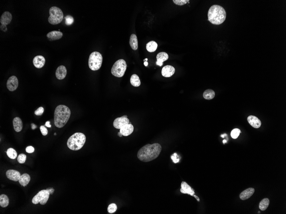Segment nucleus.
Here are the masks:
<instances>
[{"instance_id":"obj_1","label":"nucleus","mask_w":286,"mask_h":214,"mask_svg":"<svg viewBox=\"0 0 286 214\" xmlns=\"http://www.w3.org/2000/svg\"><path fill=\"white\" fill-rule=\"evenodd\" d=\"M162 149V146L159 143L147 144L138 151V159L145 162L151 161L159 157Z\"/></svg>"},{"instance_id":"obj_2","label":"nucleus","mask_w":286,"mask_h":214,"mask_svg":"<svg viewBox=\"0 0 286 214\" xmlns=\"http://www.w3.org/2000/svg\"><path fill=\"white\" fill-rule=\"evenodd\" d=\"M71 111L67 106L60 105L56 108L54 113V123L57 128H62L70 119Z\"/></svg>"},{"instance_id":"obj_3","label":"nucleus","mask_w":286,"mask_h":214,"mask_svg":"<svg viewBox=\"0 0 286 214\" xmlns=\"http://www.w3.org/2000/svg\"><path fill=\"white\" fill-rule=\"evenodd\" d=\"M208 18L209 21L213 25H221L226 19V11L221 6L212 5L209 10Z\"/></svg>"},{"instance_id":"obj_4","label":"nucleus","mask_w":286,"mask_h":214,"mask_svg":"<svg viewBox=\"0 0 286 214\" xmlns=\"http://www.w3.org/2000/svg\"><path fill=\"white\" fill-rule=\"evenodd\" d=\"M86 139L84 134L81 133H75L68 139L67 145L71 150H79L84 145Z\"/></svg>"},{"instance_id":"obj_5","label":"nucleus","mask_w":286,"mask_h":214,"mask_svg":"<svg viewBox=\"0 0 286 214\" xmlns=\"http://www.w3.org/2000/svg\"><path fill=\"white\" fill-rule=\"evenodd\" d=\"M50 16L48 21L50 24L53 25L60 24L64 18V14L60 8L57 6H53L49 10Z\"/></svg>"},{"instance_id":"obj_6","label":"nucleus","mask_w":286,"mask_h":214,"mask_svg":"<svg viewBox=\"0 0 286 214\" xmlns=\"http://www.w3.org/2000/svg\"><path fill=\"white\" fill-rule=\"evenodd\" d=\"M102 57L100 53L95 52L90 54L89 57L88 65L90 69L97 71L101 68L102 63Z\"/></svg>"},{"instance_id":"obj_7","label":"nucleus","mask_w":286,"mask_h":214,"mask_svg":"<svg viewBox=\"0 0 286 214\" xmlns=\"http://www.w3.org/2000/svg\"><path fill=\"white\" fill-rule=\"evenodd\" d=\"M127 68L126 62L124 59H120L116 61L111 68L112 75L117 78H121L124 75Z\"/></svg>"},{"instance_id":"obj_8","label":"nucleus","mask_w":286,"mask_h":214,"mask_svg":"<svg viewBox=\"0 0 286 214\" xmlns=\"http://www.w3.org/2000/svg\"><path fill=\"white\" fill-rule=\"evenodd\" d=\"M49 195L50 193L47 190H43L39 191L33 198V203L37 204L40 203L42 205L45 204L48 201Z\"/></svg>"},{"instance_id":"obj_9","label":"nucleus","mask_w":286,"mask_h":214,"mask_svg":"<svg viewBox=\"0 0 286 214\" xmlns=\"http://www.w3.org/2000/svg\"><path fill=\"white\" fill-rule=\"evenodd\" d=\"M127 115H124L115 119L113 122V126L117 129H120L122 127L126 124H128L130 121L127 118Z\"/></svg>"},{"instance_id":"obj_10","label":"nucleus","mask_w":286,"mask_h":214,"mask_svg":"<svg viewBox=\"0 0 286 214\" xmlns=\"http://www.w3.org/2000/svg\"><path fill=\"white\" fill-rule=\"evenodd\" d=\"M18 81L17 78L15 76H12L8 79L6 83V86L9 91L13 92L16 90L18 86Z\"/></svg>"},{"instance_id":"obj_11","label":"nucleus","mask_w":286,"mask_h":214,"mask_svg":"<svg viewBox=\"0 0 286 214\" xmlns=\"http://www.w3.org/2000/svg\"><path fill=\"white\" fill-rule=\"evenodd\" d=\"M6 177L9 179L15 182L18 181L21 176L19 172L14 170H8L6 172Z\"/></svg>"},{"instance_id":"obj_12","label":"nucleus","mask_w":286,"mask_h":214,"mask_svg":"<svg viewBox=\"0 0 286 214\" xmlns=\"http://www.w3.org/2000/svg\"><path fill=\"white\" fill-rule=\"evenodd\" d=\"M181 187L180 191L182 193L189 194L192 196L194 195L195 192L193 189L186 182L184 181L182 182Z\"/></svg>"},{"instance_id":"obj_13","label":"nucleus","mask_w":286,"mask_h":214,"mask_svg":"<svg viewBox=\"0 0 286 214\" xmlns=\"http://www.w3.org/2000/svg\"><path fill=\"white\" fill-rule=\"evenodd\" d=\"M175 69L174 67L170 65L165 66L162 69V74L163 77L169 78L175 73Z\"/></svg>"},{"instance_id":"obj_14","label":"nucleus","mask_w":286,"mask_h":214,"mask_svg":"<svg viewBox=\"0 0 286 214\" xmlns=\"http://www.w3.org/2000/svg\"><path fill=\"white\" fill-rule=\"evenodd\" d=\"M134 131L133 124H128L124 126L120 129V133L123 136H127L131 135Z\"/></svg>"},{"instance_id":"obj_15","label":"nucleus","mask_w":286,"mask_h":214,"mask_svg":"<svg viewBox=\"0 0 286 214\" xmlns=\"http://www.w3.org/2000/svg\"><path fill=\"white\" fill-rule=\"evenodd\" d=\"M12 19V16L11 13L8 11L4 12L1 17L0 22L1 24L4 25L10 24Z\"/></svg>"},{"instance_id":"obj_16","label":"nucleus","mask_w":286,"mask_h":214,"mask_svg":"<svg viewBox=\"0 0 286 214\" xmlns=\"http://www.w3.org/2000/svg\"><path fill=\"white\" fill-rule=\"evenodd\" d=\"M247 120L249 124L254 128H260L261 125V122L256 116L250 115L248 118Z\"/></svg>"},{"instance_id":"obj_17","label":"nucleus","mask_w":286,"mask_h":214,"mask_svg":"<svg viewBox=\"0 0 286 214\" xmlns=\"http://www.w3.org/2000/svg\"><path fill=\"white\" fill-rule=\"evenodd\" d=\"M33 64L34 66L37 69H40L44 66L45 64V60L42 56L38 55L35 57L33 59Z\"/></svg>"},{"instance_id":"obj_18","label":"nucleus","mask_w":286,"mask_h":214,"mask_svg":"<svg viewBox=\"0 0 286 214\" xmlns=\"http://www.w3.org/2000/svg\"><path fill=\"white\" fill-rule=\"evenodd\" d=\"M67 70L64 66H60L57 69L56 71V77L60 80H63L66 77Z\"/></svg>"},{"instance_id":"obj_19","label":"nucleus","mask_w":286,"mask_h":214,"mask_svg":"<svg viewBox=\"0 0 286 214\" xmlns=\"http://www.w3.org/2000/svg\"><path fill=\"white\" fill-rule=\"evenodd\" d=\"M255 191L254 188H249L241 192L239 195L240 198L242 200H246L249 198L253 195Z\"/></svg>"},{"instance_id":"obj_20","label":"nucleus","mask_w":286,"mask_h":214,"mask_svg":"<svg viewBox=\"0 0 286 214\" xmlns=\"http://www.w3.org/2000/svg\"><path fill=\"white\" fill-rule=\"evenodd\" d=\"M168 57H168V55L167 54V53L164 52L159 53L156 56V59H157L156 65H158L159 66H162L163 65V63L167 60Z\"/></svg>"},{"instance_id":"obj_21","label":"nucleus","mask_w":286,"mask_h":214,"mask_svg":"<svg viewBox=\"0 0 286 214\" xmlns=\"http://www.w3.org/2000/svg\"><path fill=\"white\" fill-rule=\"evenodd\" d=\"M14 129L16 132H20L23 128L22 121L19 117H16L13 121Z\"/></svg>"},{"instance_id":"obj_22","label":"nucleus","mask_w":286,"mask_h":214,"mask_svg":"<svg viewBox=\"0 0 286 214\" xmlns=\"http://www.w3.org/2000/svg\"><path fill=\"white\" fill-rule=\"evenodd\" d=\"M63 36V33L58 31L50 32L47 34V37L53 40H59L62 38Z\"/></svg>"},{"instance_id":"obj_23","label":"nucleus","mask_w":286,"mask_h":214,"mask_svg":"<svg viewBox=\"0 0 286 214\" xmlns=\"http://www.w3.org/2000/svg\"><path fill=\"white\" fill-rule=\"evenodd\" d=\"M31 180V177L28 174H24L21 175L18 180L20 185L23 186H26Z\"/></svg>"},{"instance_id":"obj_24","label":"nucleus","mask_w":286,"mask_h":214,"mask_svg":"<svg viewBox=\"0 0 286 214\" xmlns=\"http://www.w3.org/2000/svg\"><path fill=\"white\" fill-rule=\"evenodd\" d=\"M129 44L130 46L133 50H137L138 48V41L137 37L136 34H133L131 35L129 40Z\"/></svg>"},{"instance_id":"obj_25","label":"nucleus","mask_w":286,"mask_h":214,"mask_svg":"<svg viewBox=\"0 0 286 214\" xmlns=\"http://www.w3.org/2000/svg\"><path fill=\"white\" fill-rule=\"evenodd\" d=\"M158 47V44L156 42L152 41L148 42L146 44L147 51L150 52H155Z\"/></svg>"},{"instance_id":"obj_26","label":"nucleus","mask_w":286,"mask_h":214,"mask_svg":"<svg viewBox=\"0 0 286 214\" xmlns=\"http://www.w3.org/2000/svg\"><path fill=\"white\" fill-rule=\"evenodd\" d=\"M215 93L212 89H208L205 90L203 93V97L206 100H212L215 97Z\"/></svg>"},{"instance_id":"obj_27","label":"nucleus","mask_w":286,"mask_h":214,"mask_svg":"<svg viewBox=\"0 0 286 214\" xmlns=\"http://www.w3.org/2000/svg\"><path fill=\"white\" fill-rule=\"evenodd\" d=\"M130 83L134 87H138L141 85V81L139 78L137 74H134L131 76Z\"/></svg>"},{"instance_id":"obj_28","label":"nucleus","mask_w":286,"mask_h":214,"mask_svg":"<svg viewBox=\"0 0 286 214\" xmlns=\"http://www.w3.org/2000/svg\"><path fill=\"white\" fill-rule=\"evenodd\" d=\"M9 203V200L8 197L5 194H1L0 196V206L3 208H5L8 206Z\"/></svg>"},{"instance_id":"obj_29","label":"nucleus","mask_w":286,"mask_h":214,"mask_svg":"<svg viewBox=\"0 0 286 214\" xmlns=\"http://www.w3.org/2000/svg\"><path fill=\"white\" fill-rule=\"evenodd\" d=\"M270 200L268 198L263 199L259 204V208L262 211H265L270 205Z\"/></svg>"},{"instance_id":"obj_30","label":"nucleus","mask_w":286,"mask_h":214,"mask_svg":"<svg viewBox=\"0 0 286 214\" xmlns=\"http://www.w3.org/2000/svg\"><path fill=\"white\" fill-rule=\"evenodd\" d=\"M7 156L11 159H15L17 157V153L15 150L10 148L6 151Z\"/></svg>"},{"instance_id":"obj_31","label":"nucleus","mask_w":286,"mask_h":214,"mask_svg":"<svg viewBox=\"0 0 286 214\" xmlns=\"http://www.w3.org/2000/svg\"><path fill=\"white\" fill-rule=\"evenodd\" d=\"M117 209V206L116 204L111 203L108 207V212L109 213L112 214L116 212Z\"/></svg>"},{"instance_id":"obj_32","label":"nucleus","mask_w":286,"mask_h":214,"mask_svg":"<svg viewBox=\"0 0 286 214\" xmlns=\"http://www.w3.org/2000/svg\"><path fill=\"white\" fill-rule=\"evenodd\" d=\"M65 24L67 25H70L73 24L74 21V18L72 16L68 15L65 17Z\"/></svg>"},{"instance_id":"obj_33","label":"nucleus","mask_w":286,"mask_h":214,"mask_svg":"<svg viewBox=\"0 0 286 214\" xmlns=\"http://www.w3.org/2000/svg\"><path fill=\"white\" fill-rule=\"evenodd\" d=\"M240 133V130L238 129H234L231 131V136L234 139L237 138Z\"/></svg>"},{"instance_id":"obj_34","label":"nucleus","mask_w":286,"mask_h":214,"mask_svg":"<svg viewBox=\"0 0 286 214\" xmlns=\"http://www.w3.org/2000/svg\"><path fill=\"white\" fill-rule=\"evenodd\" d=\"M26 155L24 154H20L18 155L17 158V160L19 163H24L26 160Z\"/></svg>"},{"instance_id":"obj_35","label":"nucleus","mask_w":286,"mask_h":214,"mask_svg":"<svg viewBox=\"0 0 286 214\" xmlns=\"http://www.w3.org/2000/svg\"><path fill=\"white\" fill-rule=\"evenodd\" d=\"M189 0H174L173 2L176 5L182 6L186 4L187 3H189Z\"/></svg>"},{"instance_id":"obj_36","label":"nucleus","mask_w":286,"mask_h":214,"mask_svg":"<svg viewBox=\"0 0 286 214\" xmlns=\"http://www.w3.org/2000/svg\"><path fill=\"white\" fill-rule=\"evenodd\" d=\"M44 111V109L43 108V107H40L35 111L34 114L37 116H40V115H42Z\"/></svg>"},{"instance_id":"obj_37","label":"nucleus","mask_w":286,"mask_h":214,"mask_svg":"<svg viewBox=\"0 0 286 214\" xmlns=\"http://www.w3.org/2000/svg\"><path fill=\"white\" fill-rule=\"evenodd\" d=\"M40 130L43 136H45L48 134V130H47V128L44 126H40Z\"/></svg>"},{"instance_id":"obj_38","label":"nucleus","mask_w":286,"mask_h":214,"mask_svg":"<svg viewBox=\"0 0 286 214\" xmlns=\"http://www.w3.org/2000/svg\"><path fill=\"white\" fill-rule=\"evenodd\" d=\"M26 151L28 153H33L34 151V148L32 146H29L27 147V148H26Z\"/></svg>"},{"instance_id":"obj_39","label":"nucleus","mask_w":286,"mask_h":214,"mask_svg":"<svg viewBox=\"0 0 286 214\" xmlns=\"http://www.w3.org/2000/svg\"><path fill=\"white\" fill-rule=\"evenodd\" d=\"M171 158L175 163H177L179 162V159H177V154L176 153H174V155L171 156Z\"/></svg>"},{"instance_id":"obj_40","label":"nucleus","mask_w":286,"mask_h":214,"mask_svg":"<svg viewBox=\"0 0 286 214\" xmlns=\"http://www.w3.org/2000/svg\"><path fill=\"white\" fill-rule=\"evenodd\" d=\"M1 30L4 32H6L7 30V28H6V25H1Z\"/></svg>"},{"instance_id":"obj_41","label":"nucleus","mask_w":286,"mask_h":214,"mask_svg":"<svg viewBox=\"0 0 286 214\" xmlns=\"http://www.w3.org/2000/svg\"><path fill=\"white\" fill-rule=\"evenodd\" d=\"M45 125L48 127H51V124H50V122L49 121H47V122H46V123H45Z\"/></svg>"},{"instance_id":"obj_42","label":"nucleus","mask_w":286,"mask_h":214,"mask_svg":"<svg viewBox=\"0 0 286 214\" xmlns=\"http://www.w3.org/2000/svg\"><path fill=\"white\" fill-rule=\"evenodd\" d=\"M31 126H32V129L33 130H34V129H35L36 128H37V126H36L35 124H31Z\"/></svg>"},{"instance_id":"obj_43","label":"nucleus","mask_w":286,"mask_h":214,"mask_svg":"<svg viewBox=\"0 0 286 214\" xmlns=\"http://www.w3.org/2000/svg\"><path fill=\"white\" fill-rule=\"evenodd\" d=\"M193 197H194V198H195L197 199V201L198 202L200 201V199H199V198H198V197H197V196H196V195H195L194 194V195H193Z\"/></svg>"},{"instance_id":"obj_44","label":"nucleus","mask_w":286,"mask_h":214,"mask_svg":"<svg viewBox=\"0 0 286 214\" xmlns=\"http://www.w3.org/2000/svg\"><path fill=\"white\" fill-rule=\"evenodd\" d=\"M148 63L147 61H145V62H144V65L145 66H148Z\"/></svg>"},{"instance_id":"obj_45","label":"nucleus","mask_w":286,"mask_h":214,"mask_svg":"<svg viewBox=\"0 0 286 214\" xmlns=\"http://www.w3.org/2000/svg\"><path fill=\"white\" fill-rule=\"evenodd\" d=\"M118 136L120 137H122V136H123L120 133V132H118Z\"/></svg>"},{"instance_id":"obj_46","label":"nucleus","mask_w":286,"mask_h":214,"mask_svg":"<svg viewBox=\"0 0 286 214\" xmlns=\"http://www.w3.org/2000/svg\"><path fill=\"white\" fill-rule=\"evenodd\" d=\"M145 59V60H146V61H148V59Z\"/></svg>"},{"instance_id":"obj_47","label":"nucleus","mask_w":286,"mask_h":214,"mask_svg":"<svg viewBox=\"0 0 286 214\" xmlns=\"http://www.w3.org/2000/svg\"><path fill=\"white\" fill-rule=\"evenodd\" d=\"M56 135V133H55V135Z\"/></svg>"},{"instance_id":"obj_48","label":"nucleus","mask_w":286,"mask_h":214,"mask_svg":"<svg viewBox=\"0 0 286 214\" xmlns=\"http://www.w3.org/2000/svg\"><path fill=\"white\" fill-rule=\"evenodd\" d=\"M260 213V212H258V214Z\"/></svg>"}]
</instances>
